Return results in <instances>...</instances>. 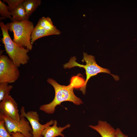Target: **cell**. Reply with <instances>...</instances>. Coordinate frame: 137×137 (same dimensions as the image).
<instances>
[{
	"mask_svg": "<svg viewBox=\"0 0 137 137\" xmlns=\"http://www.w3.org/2000/svg\"><path fill=\"white\" fill-rule=\"evenodd\" d=\"M6 24L9 30L13 32V41L18 45L31 50L32 45L31 42V37L34 28L33 23L26 20L20 22H11Z\"/></svg>",
	"mask_w": 137,
	"mask_h": 137,
	"instance_id": "277c9868",
	"label": "cell"
},
{
	"mask_svg": "<svg viewBox=\"0 0 137 137\" xmlns=\"http://www.w3.org/2000/svg\"><path fill=\"white\" fill-rule=\"evenodd\" d=\"M0 137H12L7 131L5 126V122L0 117Z\"/></svg>",
	"mask_w": 137,
	"mask_h": 137,
	"instance_id": "e0dca14e",
	"label": "cell"
},
{
	"mask_svg": "<svg viewBox=\"0 0 137 137\" xmlns=\"http://www.w3.org/2000/svg\"><path fill=\"white\" fill-rule=\"evenodd\" d=\"M89 127L98 132L101 137H115L116 130L106 121L99 120L96 125Z\"/></svg>",
	"mask_w": 137,
	"mask_h": 137,
	"instance_id": "9c48e42d",
	"label": "cell"
},
{
	"mask_svg": "<svg viewBox=\"0 0 137 137\" xmlns=\"http://www.w3.org/2000/svg\"><path fill=\"white\" fill-rule=\"evenodd\" d=\"M17 67L6 55L0 56V83H13L19 78L20 73Z\"/></svg>",
	"mask_w": 137,
	"mask_h": 137,
	"instance_id": "5b68a950",
	"label": "cell"
},
{
	"mask_svg": "<svg viewBox=\"0 0 137 137\" xmlns=\"http://www.w3.org/2000/svg\"><path fill=\"white\" fill-rule=\"evenodd\" d=\"M40 0H25L22 3L24 7L27 15H31L41 4Z\"/></svg>",
	"mask_w": 137,
	"mask_h": 137,
	"instance_id": "4fadbf2b",
	"label": "cell"
},
{
	"mask_svg": "<svg viewBox=\"0 0 137 137\" xmlns=\"http://www.w3.org/2000/svg\"><path fill=\"white\" fill-rule=\"evenodd\" d=\"M116 130L115 137H129L127 135L124 134L119 129L117 128Z\"/></svg>",
	"mask_w": 137,
	"mask_h": 137,
	"instance_id": "d6986e66",
	"label": "cell"
},
{
	"mask_svg": "<svg viewBox=\"0 0 137 137\" xmlns=\"http://www.w3.org/2000/svg\"><path fill=\"white\" fill-rule=\"evenodd\" d=\"M57 122L56 120H54L53 125L48 126L42 131L41 135L42 137H56L59 136L65 137L64 135L62 132L65 129L69 128L71 125L68 124L63 127H58Z\"/></svg>",
	"mask_w": 137,
	"mask_h": 137,
	"instance_id": "30bf717a",
	"label": "cell"
},
{
	"mask_svg": "<svg viewBox=\"0 0 137 137\" xmlns=\"http://www.w3.org/2000/svg\"><path fill=\"white\" fill-rule=\"evenodd\" d=\"M83 59L82 61L86 62L85 65L80 64L77 62L76 61V57L74 56L70 59L68 62L63 65V67L64 68H70L78 66L83 68L85 69L86 79L80 89V90L83 95L85 94L86 85L89 79L92 77L95 76L99 73H104L109 74L112 75L116 80H119L118 77L111 74L109 70L98 65L96 63L95 58L94 56L88 55L85 53H83Z\"/></svg>",
	"mask_w": 137,
	"mask_h": 137,
	"instance_id": "3957f363",
	"label": "cell"
},
{
	"mask_svg": "<svg viewBox=\"0 0 137 137\" xmlns=\"http://www.w3.org/2000/svg\"><path fill=\"white\" fill-rule=\"evenodd\" d=\"M47 81L54 89L55 97L50 103L41 105L40 107V110L47 114H52L55 112L56 107L60 105L63 102H71L77 105L83 104L81 99L74 94L73 91L74 87L72 83L67 86L62 85L50 78H48Z\"/></svg>",
	"mask_w": 137,
	"mask_h": 137,
	"instance_id": "6da1fadb",
	"label": "cell"
},
{
	"mask_svg": "<svg viewBox=\"0 0 137 137\" xmlns=\"http://www.w3.org/2000/svg\"><path fill=\"white\" fill-rule=\"evenodd\" d=\"M0 15L2 17L11 20L12 16L8 11V6L1 0H0Z\"/></svg>",
	"mask_w": 137,
	"mask_h": 137,
	"instance_id": "2e32d148",
	"label": "cell"
},
{
	"mask_svg": "<svg viewBox=\"0 0 137 137\" xmlns=\"http://www.w3.org/2000/svg\"><path fill=\"white\" fill-rule=\"evenodd\" d=\"M36 26L48 30L57 29L53 24L51 19L49 17H43L40 19Z\"/></svg>",
	"mask_w": 137,
	"mask_h": 137,
	"instance_id": "5bb4252c",
	"label": "cell"
},
{
	"mask_svg": "<svg viewBox=\"0 0 137 137\" xmlns=\"http://www.w3.org/2000/svg\"><path fill=\"white\" fill-rule=\"evenodd\" d=\"M0 117L5 122V126L8 132L11 135L12 132H19L25 137H32L31 132L32 129L29 121L25 117H20L19 121H15L8 116L0 113Z\"/></svg>",
	"mask_w": 137,
	"mask_h": 137,
	"instance_id": "8992f818",
	"label": "cell"
},
{
	"mask_svg": "<svg viewBox=\"0 0 137 137\" xmlns=\"http://www.w3.org/2000/svg\"><path fill=\"white\" fill-rule=\"evenodd\" d=\"M0 113L5 114L15 121H20V116L18 104L9 94L6 95L0 101Z\"/></svg>",
	"mask_w": 137,
	"mask_h": 137,
	"instance_id": "ba28073f",
	"label": "cell"
},
{
	"mask_svg": "<svg viewBox=\"0 0 137 137\" xmlns=\"http://www.w3.org/2000/svg\"><path fill=\"white\" fill-rule=\"evenodd\" d=\"M12 16V22H20L28 20L29 17L27 14L22 3L10 12Z\"/></svg>",
	"mask_w": 137,
	"mask_h": 137,
	"instance_id": "7c38bea8",
	"label": "cell"
},
{
	"mask_svg": "<svg viewBox=\"0 0 137 137\" xmlns=\"http://www.w3.org/2000/svg\"><path fill=\"white\" fill-rule=\"evenodd\" d=\"M13 88L11 85H9L8 83L4 82L0 83V101H1L7 95L10 94V91Z\"/></svg>",
	"mask_w": 137,
	"mask_h": 137,
	"instance_id": "9a60e30c",
	"label": "cell"
},
{
	"mask_svg": "<svg viewBox=\"0 0 137 137\" xmlns=\"http://www.w3.org/2000/svg\"><path fill=\"white\" fill-rule=\"evenodd\" d=\"M20 113V117H25L30 123L32 129L31 132L32 137H42L41 134L43 130L47 126L54 124V120L52 119L45 124H41L39 122L40 118L37 112L36 111H29L26 113L24 106L22 107Z\"/></svg>",
	"mask_w": 137,
	"mask_h": 137,
	"instance_id": "52a82bcc",
	"label": "cell"
},
{
	"mask_svg": "<svg viewBox=\"0 0 137 137\" xmlns=\"http://www.w3.org/2000/svg\"><path fill=\"white\" fill-rule=\"evenodd\" d=\"M60 33V31L58 29L48 30L36 26L31 35V43L32 44L37 40L43 37L53 35H59Z\"/></svg>",
	"mask_w": 137,
	"mask_h": 137,
	"instance_id": "8fae6325",
	"label": "cell"
},
{
	"mask_svg": "<svg viewBox=\"0 0 137 137\" xmlns=\"http://www.w3.org/2000/svg\"><path fill=\"white\" fill-rule=\"evenodd\" d=\"M11 135L12 137H25L23 134L19 132H12Z\"/></svg>",
	"mask_w": 137,
	"mask_h": 137,
	"instance_id": "ffe728a7",
	"label": "cell"
},
{
	"mask_svg": "<svg viewBox=\"0 0 137 137\" xmlns=\"http://www.w3.org/2000/svg\"><path fill=\"white\" fill-rule=\"evenodd\" d=\"M25 0H4L8 4V8L10 12L15 9L20 4L22 3Z\"/></svg>",
	"mask_w": 137,
	"mask_h": 137,
	"instance_id": "ac0fdd59",
	"label": "cell"
},
{
	"mask_svg": "<svg viewBox=\"0 0 137 137\" xmlns=\"http://www.w3.org/2000/svg\"><path fill=\"white\" fill-rule=\"evenodd\" d=\"M0 26L3 34L2 42L9 58L18 67L21 65L27 63L29 59L27 54L29 50L18 45L12 40L9 34V29L6 24L1 22Z\"/></svg>",
	"mask_w": 137,
	"mask_h": 137,
	"instance_id": "7a4b0ae2",
	"label": "cell"
}]
</instances>
